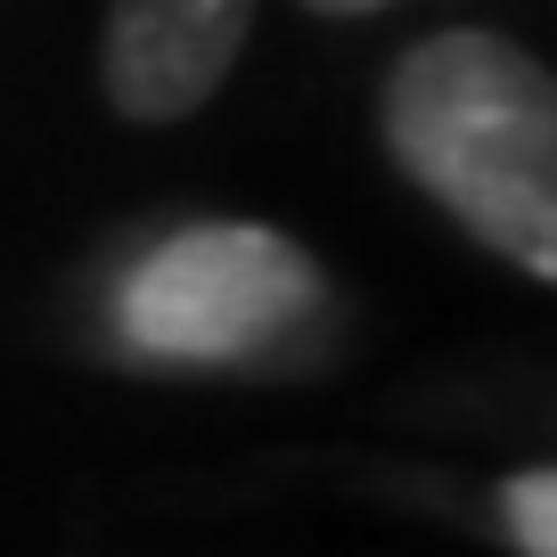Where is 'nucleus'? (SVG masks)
Here are the masks:
<instances>
[{
	"label": "nucleus",
	"mask_w": 557,
	"mask_h": 557,
	"mask_svg": "<svg viewBox=\"0 0 557 557\" xmlns=\"http://www.w3.org/2000/svg\"><path fill=\"white\" fill-rule=\"evenodd\" d=\"M385 148L468 238L557 278V90L533 50L451 25L385 74Z\"/></svg>",
	"instance_id": "f257e3e1"
},
{
	"label": "nucleus",
	"mask_w": 557,
	"mask_h": 557,
	"mask_svg": "<svg viewBox=\"0 0 557 557\" xmlns=\"http://www.w3.org/2000/svg\"><path fill=\"white\" fill-rule=\"evenodd\" d=\"M329 304V278L271 222H189L115 278V336L139 361L230 369L296 336Z\"/></svg>",
	"instance_id": "f03ea898"
},
{
	"label": "nucleus",
	"mask_w": 557,
	"mask_h": 557,
	"mask_svg": "<svg viewBox=\"0 0 557 557\" xmlns=\"http://www.w3.org/2000/svg\"><path fill=\"white\" fill-rule=\"evenodd\" d=\"M262 0H107L99 74L123 123H181L230 83Z\"/></svg>",
	"instance_id": "7ed1b4c3"
},
{
	"label": "nucleus",
	"mask_w": 557,
	"mask_h": 557,
	"mask_svg": "<svg viewBox=\"0 0 557 557\" xmlns=\"http://www.w3.org/2000/svg\"><path fill=\"white\" fill-rule=\"evenodd\" d=\"M500 524H508V549L517 557H557V475L549 468H524L500 484Z\"/></svg>",
	"instance_id": "20e7f679"
},
{
	"label": "nucleus",
	"mask_w": 557,
	"mask_h": 557,
	"mask_svg": "<svg viewBox=\"0 0 557 557\" xmlns=\"http://www.w3.org/2000/svg\"><path fill=\"white\" fill-rule=\"evenodd\" d=\"M312 17H369V9H394V0H304Z\"/></svg>",
	"instance_id": "39448f33"
}]
</instances>
